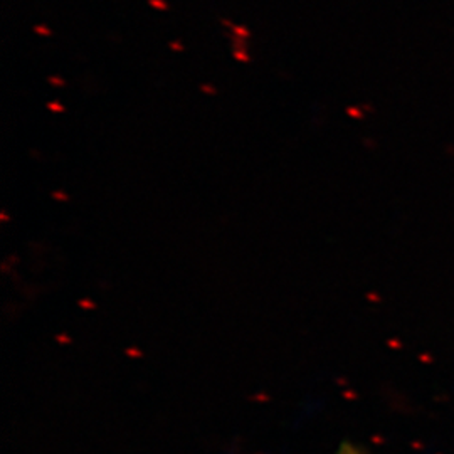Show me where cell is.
Masks as SVG:
<instances>
[{
    "label": "cell",
    "mask_w": 454,
    "mask_h": 454,
    "mask_svg": "<svg viewBox=\"0 0 454 454\" xmlns=\"http://www.w3.org/2000/svg\"><path fill=\"white\" fill-rule=\"evenodd\" d=\"M339 454H360L358 451H356L352 446H343L341 448V451Z\"/></svg>",
    "instance_id": "1"
}]
</instances>
